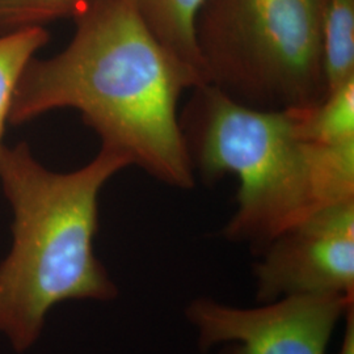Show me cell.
<instances>
[{
	"instance_id": "ba28073f",
	"label": "cell",
	"mask_w": 354,
	"mask_h": 354,
	"mask_svg": "<svg viewBox=\"0 0 354 354\" xmlns=\"http://www.w3.org/2000/svg\"><path fill=\"white\" fill-rule=\"evenodd\" d=\"M302 140L320 146L354 143V79L315 106L295 111Z\"/></svg>"
},
{
	"instance_id": "6da1fadb",
	"label": "cell",
	"mask_w": 354,
	"mask_h": 354,
	"mask_svg": "<svg viewBox=\"0 0 354 354\" xmlns=\"http://www.w3.org/2000/svg\"><path fill=\"white\" fill-rule=\"evenodd\" d=\"M75 19L62 53L26 66L8 121L74 108L102 146L168 187L192 189L196 174L177 104L187 89L205 84L201 76L152 35L130 0H99Z\"/></svg>"
},
{
	"instance_id": "7a4b0ae2",
	"label": "cell",
	"mask_w": 354,
	"mask_h": 354,
	"mask_svg": "<svg viewBox=\"0 0 354 354\" xmlns=\"http://www.w3.org/2000/svg\"><path fill=\"white\" fill-rule=\"evenodd\" d=\"M131 165L102 146L88 165L51 172L26 143L0 151V180L12 206L13 243L0 266V333L17 351L29 348L51 307L68 299L111 301L117 288L93 251L99 194Z\"/></svg>"
},
{
	"instance_id": "4fadbf2b",
	"label": "cell",
	"mask_w": 354,
	"mask_h": 354,
	"mask_svg": "<svg viewBox=\"0 0 354 354\" xmlns=\"http://www.w3.org/2000/svg\"><path fill=\"white\" fill-rule=\"evenodd\" d=\"M219 354H236L234 351V346L232 345H223Z\"/></svg>"
},
{
	"instance_id": "52a82bcc",
	"label": "cell",
	"mask_w": 354,
	"mask_h": 354,
	"mask_svg": "<svg viewBox=\"0 0 354 354\" xmlns=\"http://www.w3.org/2000/svg\"><path fill=\"white\" fill-rule=\"evenodd\" d=\"M152 35L194 70L205 83L196 41V23L205 0H130Z\"/></svg>"
},
{
	"instance_id": "5b68a950",
	"label": "cell",
	"mask_w": 354,
	"mask_h": 354,
	"mask_svg": "<svg viewBox=\"0 0 354 354\" xmlns=\"http://www.w3.org/2000/svg\"><path fill=\"white\" fill-rule=\"evenodd\" d=\"M354 306L342 294L289 295L256 307L200 297L185 307L201 352L232 345L236 354H327L339 322Z\"/></svg>"
},
{
	"instance_id": "7c38bea8",
	"label": "cell",
	"mask_w": 354,
	"mask_h": 354,
	"mask_svg": "<svg viewBox=\"0 0 354 354\" xmlns=\"http://www.w3.org/2000/svg\"><path fill=\"white\" fill-rule=\"evenodd\" d=\"M344 336L342 348L337 354H354V306H352L344 317Z\"/></svg>"
},
{
	"instance_id": "8fae6325",
	"label": "cell",
	"mask_w": 354,
	"mask_h": 354,
	"mask_svg": "<svg viewBox=\"0 0 354 354\" xmlns=\"http://www.w3.org/2000/svg\"><path fill=\"white\" fill-rule=\"evenodd\" d=\"M99 0H0V33L77 16Z\"/></svg>"
},
{
	"instance_id": "30bf717a",
	"label": "cell",
	"mask_w": 354,
	"mask_h": 354,
	"mask_svg": "<svg viewBox=\"0 0 354 354\" xmlns=\"http://www.w3.org/2000/svg\"><path fill=\"white\" fill-rule=\"evenodd\" d=\"M49 41L42 26H29L0 36V151L13 95L33 55Z\"/></svg>"
},
{
	"instance_id": "277c9868",
	"label": "cell",
	"mask_w": 354,
	"mask_h": 354,
	"mask_svg": "<svg viewBox=\"0 0 354 354\" xmlns=\"http://www.w3.org/2000/svg\"><path fill=\"white\" fill-rule=\"evenodd\" d=\"M326 0H205L196 41L205 83L261 111L323 102Z\"/></svg>"
},
{
	"instance_id": "3957f363",
	"label": "cell",
	"mask_w": 354,
	"mask_h": 354,
	"mask_svg": "<svg viewBox=\"0 0 354 354\" xmlns=\"http://www.w3.org/2000/svg\"><path fill=\"white\" fill-rule=\"evenodd\" d=\"M178 115L194 174L213 183L239 178L226 241L256 256L281 232L333 203L317 147L302 140L295 111H261L210 84L192 89Z\"/></svg>"
},
{
	"instance_id": "9c48e42d",
	"label": "cell",
	"mask_w": 354,
	"mask_h": 354,
	"mask_svg": "<svg viewBox=\"0 0 354 354\" xmlns=\"http://www.w3.org/2000/svg\"><path fill=\"white\" fill-rule=\"evenodd\" d=\"M322 48L329 93L354 79V0H326Z\"/></svg>"
},
{
	"instance_id": "8992f818",
	"label": "cell",
	"mask_w": 354,
	"mask_h": 354,
	"mask_svg": "<svg viewBox=\"0 0 354 354\" xmlns=\"http://www.w3.org/2000/svg\"><path fill=\"white\" fill-rule=\"evenodd\" d=\"M256 257L257 304L289 295L354 297V200L317 210Z\"/></svg>"
}]
</instances>
